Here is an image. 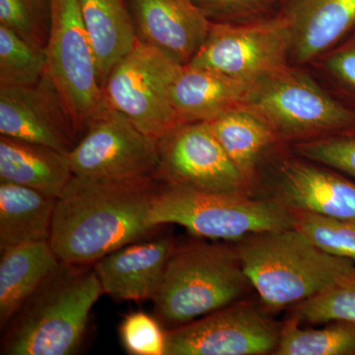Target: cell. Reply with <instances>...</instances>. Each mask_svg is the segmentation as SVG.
Returning <instances> with one entry per match:
<instances>
[{"label":"cell","mask_w":355,"mask_h":355,"mask_svg":"<svg viewBox=\"0 0 355 355\" xmlns=\"http://www.w3.org/2000/svg\"><path fill=\"white\" fill-rule=\"evenodd\" d=\"M158 177L89 180L73 176L55 203L50 244L62 263L91 265L144 239Z\"/></svg>","instance_id":"obj_1"},{"label":"cell","mask_w":355,"mask_h":355,"mask_svg":"<svg viewBox=\"0 0 355 355\" xmlns=\"http://www.w3.org/2000/svg\"><path fill=\"white\" fill-rule=\"evenodd\" d=\"M102 294L94 268L60 263L6 324L1 354H74Z\"/></svg>","instance_id":"obj_2"},{"label":"cell","mask_w":355,"mask_h":355,"mask_svg":"<svg viewBox=\"0 0 355 355\" xmlns=\"http://www.w3.org/2000/svg\"><path fill=\"white\" fill-rule=\"evenodd\" d=\"M235 250L250 284L272 309L312 297L355 270L354 261L327 253L294 227L247 236Z\"/></svg>","instance_id":"obj_3"},{"label":"cell","mask_w":355,"mask_h":355,"mask_svg":"<svg viewBox=\"0 0 355 355\" xmlns=\"http://www.w3.org/2000/svg\"><path fill=\"white\" fill-rule=\"evenodd\" d=\"M250 284L235 249L190 245L175 248L153 300L163 321L184 324L236 302Z\"/></svg>","instance_id":"obj_4"},{"label":"cell","mask_w":355,"mask_h":355,"mask_svg":"<svg viewBox=\"0 0 355 355\" xmlns=\"http://www.w3.org/2000/svg\"><path fill=\"white\" fill-rule=\"evenodd\" d=\"M292 210L279 200H252L235 193H214L166 184L148 214L150 227L178 224L210 239L238 240L266 231L293 227Z\"/></svg>","instance_id":"obj_5"},{"label":"cell","mask_w":355,"mask_h":355,"mask_svg":"<svg viewBox=\"0 0 355 355\" xmlns=\"http://www.w3.org/2000/svg\"><path fill=\"white\" fill-rule=\"evenodd\" d=\"M244 107L263 119L279 139L302 141L355 127V110L289 64L254 81Z\"/></svg>","instance_id":"obj_6"},{"label":"cell","mask_w":355,"mask_h":355,"mask_svg":"<svg viewBox=\"0 0 355 355\" xmlns=\"http://www.w3.org/2000/svg\"><path fill=\"white\" fill-rule=\"evenodd\" d=\"M46 43L48 72L78 137L105 109L94 51L81 13L80 0H50Z\"/></svg>","instance_id":"obj_7"},{"label":"cell","mask_w":355,"mask_h":355,"mask_svg":"<svg viewBox=\"0 0 355 355\" xmlns=\"http://www.w3.org/2000/svg\"><path fill=\"white\" fill-rule=\"evenodd\" d=\"M181 67L139 41L110 73L102 88L105 105L151 139H162L179 125L172 92Z\"/></svg>","instance_id":"obj_8"},{"label":"cell","mask_w":355,"mask_h":355,"mask_svg":"<svg viewBox=\"0 0 355 355\" xmlns=\"http://www.w3.org/2000/svg\"><path fill=\"white\" fill-rule=\"evenodd\" d=\"M291 30L284 13L249 22H211L207 39L189 64L254 83L289 64Z\"/></svg>","instance_id":"obj_9"},{"label":"cell","mask_w":355,"mask_h":355,"mask_svg":"<svg viewBox=\"0 0 355 355\" xmlns=\"http://www.w3.org/2000/svg\"><path fill=\"white\" fill-rule=\"evenodd\" d=\"M67 156L73 176L83 179L157 177L158 140L107 106Z\"/></svg>","instance_id":"obj_10"},{"label":"cell","mask_w":355,"mask_h":355,"mask_svg":"<svg viewBox=\"0 0 355 355\" xmlns=\"http://www.w3.org/2000/svg\"><path fill=\"white\" fill-rule=\"evenodd\" d=\"M280 331L249 304L232 303L166 333L165 355H260L277 349Z\"/></svg>","instance_id":"obj_11"},{"label":"cell","mask_w":355,"mask_h":355,"mask_svg":"<svg viewBox=\"0 0 355 355\" xmlns=\"http://www.w3.org/2000/svg\"><path fill=\"white\" fill-rule=\"evenodd\" d=\"M158 154L157 177L166 184L235 193L246 183L207 121L173 128L158 140Z\"/></svg>","instance_id":"obj_12"},{"label":"cell","mask_w":355,"mask_h":355,"mask_svg":"<svg viewBox=\"0 0 355 355\" xmlns=\"http://www.w3.org/2000/svg\"><path fill=\"white\" fill-rule=\"evenodd\" d=\"M0 135L69 154L77 135L46 71L36 85L0 87Z\"/></svg>","instance_id":"obj_13"},{"label":"cell","mask_w":355,"mask_h":355,"mask_svg":"<svg viewBox=\"0 0 355 355\" xmlns=\"http://www.w3.org/2000/svg\"><path fill=\"white\" fill-rule=\"evenodd\" d=\"M137 38L180 65L195 57L211 22L191 0H128Z\"/></svg>","instance_id":"obj_14"},{"label":"cell","mask_w":355,"mask_h":355,"mask_svg":"<svg viewBox=\"0 0 355 355\" xmlns=\"http://www.w3.org/2000/svg\"><path fill=\"white\" fill-rule=\"evenodd\" d=\"M277 191L292 210L355 221V184L330 170L286 159L277 167Z\"/></svg>","instance_id":"obj_15"},{"label":"cell","mask_w":355,"mask_h":355,"mask_svg":"<svg viewBox=\"0 0 355 355\" xmlns=\"http://www.w3.org/2000/svg\"><path fill=\"white\" fill-rule=\"evenodd\" d=\"M174 249L172 240L163 238L132 243L106 254L94 266L103 291L121 300L153 299Z\"/></svg>","instance_id":"obj_16"},{"label":"cell","mask_w":355,"mask_h":355,"mask_svg":"<svg viewBox=\"0 0 355 355\" xmlns=\"http://www.w3.org/2000/svg\"><path fill=\"white\" fill-rule=\"evenodd\" d=\"M291 58L304 64L323 57L355 29V0H289Z\"/></svg>","instance_id":"obj_17"},{"label":"cell","mask_w":355,"mask_h":355,"mask_svg":"<svg viewBox=\"0 0 355 355\" xmlns=\"http://www.w3.org/2000/svg\"><path fill=\"white\" fill-rule=\"evenodd\" d=\"M253 83L190 64L182 65L172 92L178 123L209 121L244 107Z\"/></svg>","instance_id":"obj_18"},{"label":"cell","mask_w":355,"mask_h":355,"mask_svg":"<svg viewBox=\"0 0 355 355\" xmlns=\"http://www.w3.org/2000/svg\"><path fill=\"white\" fill-rule=\"evenodd\" d=\"M72 177L67 154L41 144L0 137V181L58 198Z\"/></svg>","instance_id":"obj_19"},{"label":"cell","mask_w":355,"mask_h":355,"mask_svg":"<svg viewBox=\"0 0 355 355\" xmlns=\"http://www.w3.org/2000/svg\"><path fill=\"white\" fill-rule=\"evenodd\" d=\"M80 8L103 88L114 67L139 42L135 20L128 0H80Z\"/></svg>","instance_id":"obj_20"},{"label":"cell","mask_w":355,"mask_h":355,"mask_svg":"<svg viewBox=\"0 0 355 355\" xmlns=\"http://www.w3.org/2000/svg\"><path fill=\"white\" fill-rule=\"evenodd\" d=\"M62 261L50 241L27 243L1 250L0 327L6 328L21 306Z\"/></svg>","instance_id":"obj_21"},{"label":"cell","mask_w":355,"mask_h":355,"mask_svg":"<svg viewBox=\"0 0 355 355\" xmlns=\"http://www.w3.org/2000/svg\"><path fill=\"white\" fill-rule=\"evenodd\" d=\"M57 198L0 181V249L50 241Z\"/></svg>","instance_id":"obj_22"},{"label":"cell","mask_w":355,"mask_h":355,"mask_svg":"<svg viewBox=\"0 0 355 355\" xmlns=\"http://www.w3.org/2000/svg\"><path fill=\"white\" fill-rule=\"evenodd\" d=\"M207 123L246 182L263 151L279 139L263 119L245 107L230 110Z\"/></svg>","instance_id":"obj_23"},{"label":"cell","mask_w":355,"mask_h":355,"mask_svg":"<svg viewBox=\"0 0 355 355\" xmlns=\"http://www.w3.org/2000/svg\"><path fill=\"white\" fill-rule=\"evenodd\" d=\"M293 318L280 330L277 355H355V322L336 321L320 330H303Z\"/></svg>","instance_id":"obj_24"},{"label":"cell","mask_w":355,"mask_h":355,"mask_svg":"<svg viewBox=\"0 0 355 355\" xmlns=\"http://www.w3.org/2000/svg\"><path fill=\"white\" fill-rule=\"evenodd\" d=\"M46 71V51L0 25V87L36 85Z\"/></svg>","instance_id":"obj_25"},{"label":"cell","mask_w":355,"mask_h":355,"mask_svg":"<svg viewBox=\"0 0 355 355\" xmlns=\"http://www.w3.org/2000/svg\"><path fill=\"white\" fill-rule=\"evenodd\" d=\"M292 210V209H291ZM293 227L320 249L355 263V221L292 210Z\"/></svg>","instance_id":"obj_26"},{"label":"cell","mask_w":355,"mask_h":355,"mask_svg":"<svg viewBox=\"0 0 355 355\" xmlns=\"http://www.w3.org/2000/svg\"><path fill=\"white\" fill-rule=\"evenodd\" d=\"M294 318L299 322H355V270L330 288L297 303Z\"/></svg>","instance_id":"obj_27"},{"label":"cell","mask_w":355,"mask_h":355,"mask_svg":"<svg viewBox=\"0 0 355 355\" xmlns=\"http://www.w3.org/2000/svg\"><path fill=\"white\" fill-rule=\"evenodd\" d=\"M0 25L44 50L51 29L50 0H0Z\"/></svg>","instance_id":"obj_28"},{"label":"cell","mask_w":355,"mask_h":355,"mask_svg":"<svg viewBox=\"0 0 355 355\" xmlns=\"http://www.w3.org/2000/svg\"><path fill=\"white\" fill-rule=\"evenodd\" d=\"M296 150L307 160L355 178V127L302 140Z\"/></svg>","instance_id":"obj_29"},{"label":"cell","mask_w":355,"mask_h":355,"mask_svg":"<svg viewBox=\"0 0 355 355\" xmlns=\"http://www.w3.org/2000/svg\"><path fill=\"white\" fill-rule=\"evenodd\" d=\"M120 336L128 354L165 355L166 333L146 313H130L125 316L120 326Z\"/></svg>","instance_id":"obj_30"},{"label":"cell","mask_w":355,"mask_h":355,"mask_svg":"<svg viewBox=\"0 0 355 355\" xmlns=\"http://www.w3.org/2000/svg\"><path fill=\"white\" fill-rule=\"evenodd\" d=\"M279 0H191L210 22L242 23L265 17Z\"/></svg>","instance_id":"obj_31"},{"label":"cell","mask_w":355,"mask_h":355,"mask_svg":"<svg viewBox=\"0 0 355 355\" xmlns=\"http://www.w3.org/2000/svg\"><path fill=\"white\" fill-rule=\"evenodd\" d=\"M324 67L343 88L355 96V33L324 55Z\"/></svg>","instance_id":"obj_32"}]
</instances>
